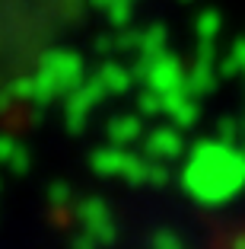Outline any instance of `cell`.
<instances>
[{
    "instance_id": "1",
    "label": "cell",
    "mask_w": 245,
    "mask_h": 249,
    "mask_svg": "<svg viewBox=\"0 0 245 249\" xmlns=\"http://www.w3.org/2000/svg\"><path fill=\"white\" fill-rule=\"evenodd\" d=\"M181 189L204 208H220L245 192V147L239 141H201L181 166Z\"/></svg>"
},
{
    "instance_id": "2",
    "label": "cell",
    "mask_w": 245,
    "mask_h": 249,
    "mask_svg": "<svg viewBox=\"0 0 245 249\" xmlns=\"http://www.w3.org/2000/svg\"><path fill=\"white\" fill-rule=\"evenodd\" d=\"M35 83V96L32 103H51L58 96H67L83 83V58L77 52H64V48H54L42 58L38 73L32 77Z\"/></svg>"
},
{
    "instance_id": "3",
    "label": "cell",
    "mask_w": 245,
    "mask_h": 249,
    "mask_svg": "<svg viewBox=\"0 0 245 249\" xmlns=\"http://www.w3.org/2000/svg\"><path fill=\"white\" fill-rule=\"evenodd\" d=\"M93 169L99 176H118V179H128L134 185H163L169 179V169L163 166V160L150 163L147 157H137V154H128L121 144H112V147H102L93 154Z\"/></svg>"
},
{
    "instance_id": "4",
    "label": "cell",
    "mask_w": 245,
    "mask_h": 249,
    "mask_svg": "<svg viewBox=\"0 0 245 249\" xmlns=\"http://www.w3.org/2000/svg\"><path fill=\"white\" fill-rule=\"evenodd\" d=\"M134 73L147 83V89H153V93H159V96H169V93H175V89H185L181 64L175 58H169V54H163V52L144 58Z\"/></svg>"
},
{
    "instance_id": "5",
    "label": "cell",
    "mask_w": 245,
    "mask_h": 249,
    "mask_svg": "<svg viewBox=\"0 0 245 249\" xmlns=\"http://www.w3.org/2000/svg\"><path fill=\"white\" fill-rule=\"evenodd\" d=\"M108 89L102 87V80L96 77V80H86L80 83L73 93H67V128H73V131H80L83 124H86L89 112L99 106V99L105 96Z\"/></svg>"
},
{
    "instance_id": "6",
    "label": "cell",
    "mask_w": 245,
    "mask_h": 249,
    "mask_svg": "<svg viewBox=\"0 0 245 249\" xmlns=\"http://www.w3.org/2000/svg\"><path fill=\"white\" fill-rule=\"evenodd\" d=\"M77 217L83 220L86 233L93 236L96 243H112L118 236L115 217H112V211H108V205L102 201V198H86V201H80Z\"/></svg>"
},
{
    "instance_id": "7",
    "label": "cell",
    "mask_w": 245,
    "mask_h": 249,
    "mask_svg": "<svg viewBox=\"0 0 245 249\" xmlns=\"http://www.w3.org/2000/svg\"><path fill=\"white\" fill-rule=\"evenodd\" d=\"M140 141H144V154L153 160H172L185 150V141L175 128H156V131L144 134Z\"/></svg>"
},
{
    "instance_id": "8",
    "label": "cell",
    "mask_w": 245,
    "mask_h": 249,
    "mask_svg": "<svg viewBox=\"0 0 245 249\" xmlns=\"http://www.w3.org/2000/svg\"><path fill=\"white\" fill-rule=\"evenodd\" d=\"M137 138H144V122L140 115H124V118H112L108 122V141L112 144H134Z\"/></svg>"
},
{
    "instance_id": "9",
    "label": "cell",
    "mask_w": 245,
    "mask_h": 249,
    "mask_svg": "<svg viewBox=\"0 0 245 249\" xmlns=\"http://www.w3.org/2000/svg\"><path fill=\"white\" fill-rule=\"evenodd\" d=\"M0 163L10 169V173H26L29 169V154H26V147L16 144L13 138H0Z\"/></svg>"
},
{
    "instance_id": "10",
    "label": "cell",
    "mask_w": 245,
    "mask_h": 249,
    "mask_svg": "<svg viewBox=\"0 0 245 249\" xmlns=\"http://www.w3.org/2000/svg\"><path fill=\"white\" fill-rule=\"evenodd\" d=\"M102 80V87L108 89V93H128L131 89V83H134V77L137 73H131V71H124L121 64H105L99 73H96Z\"/></svg>"
},
{
    "instance_id": "11",
    "label": "cell",
    "mask_w": 245,
    "mask_h": 249,
    "mask_svg": "<svg viewBox=\"0 0 245 249\" xmlns=\"http://www.w3.org/2000/svg\"><path fill=\"white\" fill-rule=\"evenodd\" d=\"M220 26H223V19H220L213 10H207L204 16H197V36H201V42H213L216 32H220Z\"/></svg>"
},
{
    "instance_id": "12",
    "label": "cell",
    "mask_w": 245,
    "mask_h": 249,
    "mask_svg": "<svg viewBox=\"0 0 245 249\" xmlns=\"http://www.w3.org/2000/svg\"><path fill=\"white\" fill-rule=\"evenodd\" d=\"M223 73H239V71H245V38L242 42H236L229 48V58L223 61V67H220Z\"/></svg>"
},
{
    "instance_id": "13",
    "label": "cell",
    "mask_w": 245,
    "mask_h": 249,
    "mask_svg": "<svg viewBox=\"0 0 245 249\" xmlns=\"http://www.w3.org/2000/svg\"><path fill=\"white\" fill-rule=\"evenodd\" d=\"M48 195H51V205H54V208L70 205V185H67V182H54L48 189Z\"/></svg>"
},
{
    "instance_id": "14",
    "label": "cell",
    "mask_w": 245,
    "mask_h": 249,
    "mask_svg": "<svg viewBox=\"0 0 245 249\" xmlns=\"http://www.w3.org/2000/svg\"><path fill=\"white\" fill-rule=\"evenodd\" d=\"M153 246H156V249H185L179 236H175V233H166V230H163V233H156Z\"/></svg>"
},
{
    "instance_id": "15",
    "label": "cell",
    "mask_w": 245,
    "mask_h": 249,
    "mask_svg": "<svg viewBox=\"0 0 245 249\" xmlns=\"http://www.w3.org/2000/svg\"><path fill=\"white\" fill-rule=\"evenodd\" d=\"M93 3H99L102 10H112V7H118V3H131V0H93Z\"/></svg>"
},
{
    "instance_id": "16",
    "label": "cell",
    "mask_w": 245,
    "mask_h": 249,
    "mask_svg": "<svg viewBox=\"0 0 245 249\" xmlns=\"http://www.w3.org/2000/svg\"><path fill=\"white\" fill-rule=\"evenodd\" d=\"M77 249H96V240L93 236H83V240H77Z\"/></svg>"
},
{
    "instance_id": "17",
    "label": "cell",
    "mask_w": 245,
    "mask_h": 249,
    "mask_svg": "<svg viewBox=\"0 0 245 249\" xmlns=\"http://www.w3.org/2000/svg\"><path fill=\"white\" fill-rule=\"evenodd\" d=\"M239 134H242V138H239V144L245 147V118H242V122H239Z\"/></svg>"
}]
</instances>
